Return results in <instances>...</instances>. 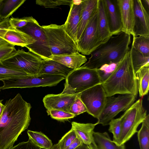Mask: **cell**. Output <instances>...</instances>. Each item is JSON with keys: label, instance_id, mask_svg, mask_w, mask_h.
<instances>
[{"label": "cell", "instance_id": "cell-1", "mask_svg": "<svg viewBox=\"0 0 149 149\" xmlns=\"http://www.w3.org/2000/svg\"><path fill=\"white\" fill-rule=\"evenodd\" d=\"M31 108L19 93L6 101L0 117V149L13 146L19 135L27 129Z\"/></svg>", "mask_w": 149, "mask_h": 149}, {"label": "cell", "instance_id": "cell-2", "mask_svg": "<svg viewBox=\"0 0 149 149\" xmlns=\"http://www.w3.org/2000/svg\"><path fill=\"white\" fill-rule=\"evenodd\" d=\"M131 35L121 32L111 36L91 54L89 60L82 66L97 69L105 64H118L130 51Z\"/></svg>", "mask_w": 149, "mask_h": 149}, {"label": "cell", "instance_id": "cell-3", "mask_svg": "<svg viewBox=\"0 0 149 149\" xmlns=\"http://www.w3.org/2000/svg\"><path fill=\"white\" fill-rule=\"evenodd\" d=\"M129 51L110 76L101 84L107 97L117 94H131L137 97L138 92L136 74Z\"/></svg>", "mask_w": 149, "mask_h": 149}, {"label": "cell", "instance_id": "cell-4", "mask_svg": "<svg viewBox=\"0 0 149 149\" xmlns=\"http://www.w3.org/2000/svg\"><path fill=\"white\" fill-rule=\"evenodd\" d=\"M62 94H78L95 85L102 83L97 69L83 67L74 69L65 78Z\"/></svg>", "mask_w": 149, "mask_h": 149}, {"label": "cell", "instance_id": "cell-5", "mask_svg": "<svg viewBox=\"0 0 149 149\" xmlns=\"http://www.w3.org/2000/svg\"><path fill=\"white\" fill-rule=\"evenodd\" d=\"M42 26L52 55L69 54L79 52L76 43L66 32L64 24H51Z\"/></svg>", "mask_w": 149, "mask_h": 149}, {"label": "cell", "instance_id": "cell-6", "mask_svg": "<svg viewBox=\"0 0 149 149\" xmlns=\"http://www.w3.org/2000/svg\"><path fill=\"white\" fill-rule=\"evenodd\" d=\"M147 111L143 107L142 98L135 102L120 116L121 130L118 145L124 144L137 132V128L145 119Z\"/></svg>", "mask_w": 149, "mask_h": 149}, {"label": "cell", "instance_id": "cell-7", "mask_svg": "<svg viewBox=\"0 0 149 149\" xmlns=\"http://www.w3.org/2000/svg\"><path fill=\"white\" fill-rule=\"evenodd\" d=\"M65 79L61 76L46 74L27 75L2 80L3 84L0 87V90L52 86Z\"/></svg>", "mask_w": 149, "mask_h": 149}, {"label": "cell", "instance_id": "cell-8", "mask_svg": "<svg viewBox=\"0 0 149 149\" xmlns=\"http://www.w3.org/2000/svg\"><path fill=\"white\" fill-rule=\"evenodd\" d=\"M44 60L30 51L26 52L23 49H18L14 55L1 62L30 75L38 74Z\"/></svg>", "mask_w": 149, "mask_h": 149}, {"label": "cell", "instance_id": "cell-9", "mask_svg": "<svg viewBox=\"0 0 149 149\" xmlns=\"http://www.w3.org/2000/svg\"><path fill=\"white\" fill-rule=\"evenodd\" d=\"M136 98L133 95L128 94L107 97L104 108L97 118L98 124L108 125L110 121L119 113L130 107L135 102Z\"/></svg>", "mask_w": 149, "mask_h": 149}, {"label": "cell", "instance_id": "cell-10", "mask_svg": "<svg viewBox=\"0 0 149 149\" xmlns=\"http://www.w3.org/2000/svg\"><path fill=\"white\" fill-rule=\"evenodd\" d=\"M18 29L31 36L36 42L26 47L29 51L44 60L50 59L52 55L47 37L42 26L38 22L28 23L24 26Z\"/></svg>", "mask_w": 149, "mask_h": 149}, {"label": "cell", "instance_id": "cell-11", "mask_svg": "<svg viewBox=\"0 0 149 149\" xmlns=\"http://www.w3.org/2000/svg\"><path fill=\"white\" fill-rule=\"evenodd\" d=\"M98 19L97 7L77 43L79 52L82 55H90L101 45L98 33Z\"/></svg>", "mask_w": 149, "mask_h": 149}, {"label": "cell", "instance_id": "cell-12", "mask_svg": "<svg viewBox=\"0 0 149 149\" xmlns=\"http://www.w3.org/2000/svg\"><path fill=\"white\" fill-rule=\"evenodd\" d=\"M79 97L86 108V112L97 119L104 108L107 98L101 84L83 91L79 94Z\"/></svg>", "mask_w": 149, "mask_h": 149}, {"label": "cell", "instance_id": "cell-13", "mask_svg": "<svg viewBox=\"0 0 149 149\" xmlns=\"http://www.w3.org/2000/svg\"><path fill=\"white\" fill-rule=\"evenodd\" d=\"M134 14L133 36H149V13L141 0H134Z\"/></svg>", "mask_w": 149, "mask_h": 149}, {"label": "cell", "instance_id": "cell-14", "mask_svg": "<svg viewBox=\"0 0 149 149\" xmlns=\"http://www.w3.org/2000/svg\"><path fill=\"white\" fill-rule=\"evenodd\" d=\"M122 24L121 32L132 36L134 26V0H116Z\"/></svg>", "mask_w": 149, "mask_h": 149}, {"label": "cell", "instance_id": "cell-15", "mask_svg": "<svg viewBox=\"0 0 149 149\" xmlns=\"http://www.w3.org/2000/svg\"><path fill=\"white\" fill-rule=\"evenodd\" d=\"M77 95L49 94L44 97L43 102L47 110L56 109L69 112L70 107Z\"/></svg>", "mask_w": 149, "mask_h": 149}, {"label": "cell", "instance_id": "cell-16", "mask_svg": "<svg viewBox=\"0 0 149 149\" xmlns=\"http://www.w3.org/2000/svg\"><path fill=\"white\" fill-rule=\"evenodd\" d=\"M109 27L112 36L121 32L122 24L116 0H103Z\"/></svg>", "mask_w": 149, "mask_h": 149}, {"label": "cell", "instance_id": "cell-17", "mask_svg": "<svg viewBox=\"0 0 149 149\" xmlns=\"http://www.w3.org/2000/svg\"><path fill=\"white\" fill-rule=\"evenodd\" d=\"M70 6V11L64 25L66 32L77 44V29L83 7V0L78 5L72 3Z\"/></svg>", "mask_w": 149, "mask_h": 149}, {"label": "cell", "instance_id": "cell-18", "mask_svg": "<svg viewBox=\"0 0 149 149\" xmlns=\"http://www.w3.org/2000/svg\"><path fill=\"white\" fill-rule=\"evenodd\" d=\"M4 39L14 45L26 47L35 43L36 40L31 36L17 28L10 27L6 32Z\"/></svg>", "mask_w": 149, "mask_h": 149}, {"label": "cell", "instance_id": "cell-19", "mask_svg": "<svg viewBox=\"0 0 149 149\" xmlns=\"http://www.w3.org/2000/svg\"><path fill=\"white\" fill-rule=\"evenodd\" d=\"M97 10L98 31L101 45L106 42L112 35L110 31L103 0H98Z\"/></svg>", "mask_w": 149, "mask_h": 149}, {"label": "cell", "instance_id": "cell-20", "mask_svg": "<svg viewBox=\"0 0 149 149\" xmlns=\"http://www.w3.org/2000/svg\"><path fill=\"white\" fill-rule=\"evenodd\" d=\"M50 58L73 69L79 68L87 61L86 56L79 52L69 54L52 55Z\"/></svg>", "mask_w": 149, "mask_h": 149}, {"label": "cell", "instance_id": "cell-21", "mask_svg": "<svg viewBox=\"0 0 149 149\" xmlns=\"http://www.w3.org/2000/svg\"><path fill=\"white\" fill-rule=\"evenodd\" d=\"M93 142L88 146L90 149H125L124 144L118 145L112 141L109 134L94 132Z\"/></svg>", "mask_w": 149, "mask_h": 149}, {"label": "cell", "instance_id": "cell-22", "mask_svg": "<svg viewBox=\"0 0 149 149\" xmlns=\"http://www.w3.org/2000/svg\"><path fill=\"white\" fill-rule=\"evenodd\" d=\"M72 128L75 131L77 137L81 142L88 146L93 142V134L94 130L98 123H80L72 122Z\"/></svg>", "mask_w": 149, "mask_h": 149}, {"label": "cell", "instance_id": "cell-23", "mask_svg": "<svg viewBox=\"0 0 149 149\" xmlns=\"http://www.w3.org/2000/svg\"><path fill=\"white\" fill-rule=\"evenodd\" d=\"M98 1V0H83V7L77 29V42L80 38L93 13L97 8Z\"/></svg>", "mask_w": 149, "mask_h": 149}, {"label": "cell", "instance_id": "cell-24", "mask_svg": "<svg viewBox=\"0 0 149 149\" xmlns=\"http://www.w3.org/2000/svg\"><path fill=\"white\" fill-rule=\"evenodd\" d=\"M73 70L52 60H44L41 69L38 74L58 75L66 78Z\"/></svg>", "mask_w": 149, "mask_h": 149}, {"label": "cell", "instance_id": "cell-25", "mask_svg": "<svg viewBox=\"0 0 149 149\" xmlns=\"http://www.w3.org/2000/svg\"><path fill=\"white\" fill-rule=\"evenodd\" d=\"M136 76L139 96L143 97L148 94L149 90V65L140 69Z\"/></svg>", "mask_w": 149, "mask_h": 149}, {"label": "cell", "instance_id": "cell-26", "mask_svg": "<svg viewBox=\"0 0 149 149\" xmlns=\"http://www.w3.org/2000/svg\"><path fill=\"white\" fill-rule=\"evenodd\" d=\"M26 1L25 0H0V18H9Z\"/></svg>", "mask_w": 149, "mask_h": 149}, {"label": "cell", "instance_id": "cell-27", "mask_svg": "<svg viewBox=\"0 0 149 149\" xmlns=\"http://www.w3.org/2000/svg\"><path fill=\"white\" fill-rule=\"evenodd\" d=\"M129 54L136 74L142 67L149 65V57L144 56L132 46L129 51Z\"/></svg>", "mask_w": 149, "mask_h": 149}, {"label": "cell", "instance_id": "cell-28", "mask_svg": "<svg viewBox=\"0 0 149 149\" xmlns=\"http://www.w3.org/2000/svg\"><path fill=\"white\" fill-rule=\"evenodd\" d=\"M137 132V137L140 149H149V115H147Z\"/></svg>", "mask_w": 149, "mask_h": 149}, {"label": "cell", "instance_id": "cell-29", "mask_svg": "<svg viewBox=\"0 0 149 149\" xmlns=\"http://www.w3.org/2000/svg\"><path fill=\"white\" fill-rule=\"evenodd\" d=\"M27 133L29 138L41 148L49 149L53 146L51 140L41 132L28 130Z\"/></svg>", "mask_w": 149, "mask_h": 149}, {"label": "cell", "instance_id": "cell-30", "mask_svg": "<svg viewBox=\"0 0 149 149\" xmlns=\"http://www.w3.org/2000/svg\"><path fill=\"white\" fill-rule=\"evenodd\" d=\"M131 46L144 56L149 57V36H133Z\"/></svg>", "mask_w": 149, "mask_h": 149}, {"label": "cell", "instance_id": "cell-31", "mask_svg": "<svg viewBox=\"0 0 149 149\" xmlns=\"http://www.w3.org/2000/svg\"><path fill=\"white\" fill-rule=\"evenodd\" d=\"M28 75L25 73L15 69L0 62V80Z\"/></svg>", "mask_w": 149, "mask_h": 149}, {"label": "cell", "instance_id": "cell-32", "mask_svg": "<svg viewBox=\"0 0 149 149\" xmlns=\"http://www.w3.org/2000/svg\"><path fill=\"white\" fill-rule=\"evenodd\" d=\"M122 120L121 117L113 119L109 122V131L112 133L113 141L118 145L121 130Z\"/></svg>", "mask_w": 149, "mask_h": 149}, {"label": "cell", "instance_id": "cell-33", "mask_svg": "<svg viewBox=\"0 0 149 149\" xmlns=\"http://www.w3.org/2000/svg\"><path fill=\"white\" fill-rule=\"evenodd\" d=\"M14 45L6 42L0 45V62L7 59L17 52Z\"/></svg>", "mask_w": 149, "mask_h": 149}, {"label": "cell", "instance_id": "cell-34", "mask_svg": "<svg viewBox=\"0 0 149 149\" xmlns=\"http://www.w3.org/2000/svg\"><path fill=\"white\" fill-rule=\"evenodd\" d=\"M47 112L53 119L64 121L74 118L75 116L65 111L54 109L47 110Z\"/></svg>", "mask_w": 149, "mask_h": 149}, {"label": "cell", "instance_id": "cell-35", "mask_svg": "<svg viewBox=\"0 0 149 149\" xmlns=\"http://www.w3.org/2000/svg\"><path fill=\"white\" fill-rule=\"evenodd\" d=\"M36 4L45 8H54L61 5L70 6L72 3V0H37Z\"/></svg>", "mask_w": 149, "mask_h": 149}, {"label": "cell", "instance_id": "cell-36", "mask_svg": "<svg viewBox=\"0 0 149 149\" xmlns=\"http://www.w3.org/2000/svg\"><path fill=\"white\" fill-rule=\"evenodd\" d=\"M37 21L32 16L25 17L20 18L12 17L9 19L10 26L13 28L17 29L23 27L29 23H34Z\"/></svg>", "mask_w": 149, "mask_h": 149}, {"label": "cell", "instance_id": "cell-37", "mask_svg": "<svg viewBox=\"0 0 149 149\" xmlns=\"http://www.w3.org/2000/svg\"><path fill=\"white\" fill-rule=\"evenodd\" d=\"M118 64H105L97 69L102 83L105 81L111 74Z\"/></svg>", "mask_w": 149, "mask_h": 149}, {"label": "cell", "instance_id": "cell-38", "mask_svg": "<svg viewBox=\"0 0 149 149\" xmlns=\"http://www.w3.org/2000/svg\"><path fill=\"white\" fill-rule=\"evenodd\" d=\"M86 111V108L80 99L79 94L71 105L69 113L76 116Z\"/></svg>", "mask_w": 149, "mask_h": 149}, {"label": "cell", "instance_id": "cell-39", "mask_svg": "<svg viewBox=\"0 0 149 149\" xmlns=\"http://www.w3.org/2000/svg\"><path fill=\"white\" fill-rule=\"evenodd\" d=\"M77 137L74 130L71 128L59 141L61 149H65L69 146Z\"/></svg>", "mask_w": 149, "mask_h": 149}, {"label": "cell", "instance_id": "cell-40", "mask_svg": "<svg viewBox=\"0 0 149 149\" xmlns=\"http://www.w3.org/2000/svg\"><path fill=\"white\" fill-rule=\"evenodd\" d=\"M9 18L3 19L0 22V45L6 42L4 39L5 34L10 26L9 22Z\"/></svg>", "mask_w": 149, "mask_h": 149}, {"label": "cell", "instance_id": "cell-41", "mask_svg": "<svg viewBox=\"0 0 149 149\" xmlns=\"http://www.w3.org/2000/svg\"><path fill=\"white\" fill-rule=\"evenodd\" d=\"M29 138L26 142L19 143L17 145L13 146L8 149H41Z\"/></svg>", "mask_w": 149, "mask_h": 149}, {"label": "cell", "instance_id": "cell-42", "mask_svg": "<svg viewBox=\"0 0 149 149\" xmlns=\"http://www.w3.org/2000/svg\"><path fill=\"white\" fill-rule=\"evenodd\" d=\"M82 143L77 137L65 149H75L80 146Z\"/></svg>", "mask_w": 149, "mask_h": 149}, {"label": "cell", "instance_id": "cell-43", "mask_svg": "<svg viewBox=\"0 0 149 149\" xmlns=\"http://www.w3.org/2000/svg\"><path fill=\"white\" fill-rule=\"evenodd\" d=\"M141 1L145 9L149 13V0H143Z\"/></svg>", "mask_w": 149, "mask_h": 149}, {"label": "cell", "instance_id": "cell-44", "mask_svg": "<svg viewBox=\"0 0 149 149\" xmlns=\"http://www.w3.org/2000/svg\"><path fill=\"white\" fill-rule=\"evenodd\" d=\"M75 149H90L88 146L82 143L79 146Z\"/></svg>", "mask_w": 149, "mask_h": 149}, {"label": "cell", "instance_id": "cell-45", "mask_svg": "<svg viewBox=\"0 0 149 149\" xmlns=\"http://www.w3.org/2000/svg\"><path fill=\"white\" fill-rule=\"evenodd\" d=\"M2 101L3 100H0V117L1 115L4 107V105L2 103Z\"/></svg>", "mask_w": 149, "mask_h": 149}, {"label": "cell", "instance_id": "cell-46", "mask_svg": "<svg viewBox=\"0 0 149 149\" xmlns=\"http://www.w3.org/2000/svg\"><path fill=\"white\" fill-rule=\"evenodd\" d=\"M49 149H61V148L58 144V143L52 146Z\"/></svg>", "mask_w": 149, "mask_h": 149}, {"label": "cell", "instance_id": "cell-47", "mask_svg": "<svg viewBox=\"0 0 149 149\" xmlns=\"http://www.w3.org/2000/svg\"><path fill=\"white\" fill-rule=\"evenodd\" d=\"M2 20L0 18V22L2 20Z\"/></svg>", "mask_w": 149, "mask_h": 149}, {"label": "cell", "instance_id": "cell-48", "mask_svg": "<svg viewBox=\"0 0 149 149\" xmlns=\"http://www.w3.org/2000/svg\"></svg>", "mask_w": 149, "mask_h": 149}]
</instances>
